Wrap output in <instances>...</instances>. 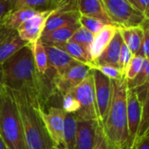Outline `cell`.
<instances>
[{"label":"cell","mask_w":149,"mask_h":149,"mask_svg":"<svg viewBox=\"0 0 149 149\" xmlns=\"http://www.w3.org/2000/svg\"><path fill=\"white\" fill-rule=\"evenodd\" d=\"M46 74L38 72L29 44L0 67L2 83L11 90L25 92L35 108H44L45 102L55 91L54 86L47 83Z\"/></svg>","instance_id":"6da1fadb"},{"label":"cell","mask_w":149,"mask_h":149,"mask_svg":"<svg viewBox=\"0 0 149 149\" xmlns=\"http://www.w3.org/2000/svg\"><path fill=\"white\" fill-rule=\"evenodd\" d=\"M126 96V79L112 81V97L102 126L110 142L118 148H123L129 143Z\"/></svg>","instance_id":"7a4b0ae2"},{"label":"cell","mask_w":149,"mask_h":149,"mask_svg":"<svg viewBox=\"0 0 149 149\" xmlns=\"http://www.w3.org/2000/svg\"><path fill=\"white\" fill-rule=\"evenodd\" d=\"M11 91L21 120L27 149H51L54 145L38 110L25 92Z\"/></svg>","instance_id":"3957f363"},{"label":"cell","mask_w":149,"mask_h":149,"mask_svg":"<svg viewBox=\"0 0 149 149\" xmlns=\"http://www.w3.org/2000/svg\"><path fill=\"white\" fill-rule=\"evenodd\" d=\"M0 135L9 149H27L19 114L10 88L0 80Z\"/></svg>","instance_id":"277c9868"},{"label":"cell","mask_w":149,"mask_h":149,"mask_svg":"<svg viewBox=\"0 0 149 149\" xmlns=\"http://www.w3.org/2000/svg\"><path fill=\"white\" fill-rule=\"evenodd\" d=\"M102 2L111 24L118 28L140 26L145 20L142 13L127 0H102Z\"/></svg>","instance_id":"5b68a950"},{"label":"cell","mask_w":149,"mask_h":149,"mask_svg":"<svg viewBox=\"0 0 149 149\" xmlns=\"http://www.w3.org/2000/svg\"><path fill=\"white\" fill-rule=\"evenodd\" d=\"M68 92L76 97L80 104L81 108L79 111L76 113L78 118L84 120H95L100 123L96 102L92 69L91 73L79 85Z\"/></svg>","instance_id":"8992f818"},{"label":"cell","mask_w":149,"mask_h":149,"mask_svg":"<svg viewBox=\"0 0 149 149\" xmlns=\"http://www.w3.org/2000/svg\"><path fill=\"white\" fill-rule=\"evenodd\" d=\"M43 120L47 132L54 146L64 148V125L66 113L61 107L51 106L46 111L43 107L36 108Z\"/></svg>","instance_id":"52a82bcc"},{"label":"cell","mask_w":149,"mask_h":149,"mask_svg":"<svg viewBox=\"0 0 149 149\" xmlns=\"http://www.w3.org/2000/svg\"><path fill=\"white\" fill-rule=\"evenodd\" d=\"M91 73V68L90 65L77 62L69 67L61 76H55L53 77V85L55 91L59 93L66 94L74 87L79 85Z\"/></svg>","instance_id":"ba28073f"},{"label":"cell","mask_w":149,"mask_h":149,"mask_svg":"<svg viewBox=\"0 0 149 149\" xmlns=\"http://www.w3.org/2000/svg\"><path fill=\"white\" fill-rule=\"evenodd\" d=\"M91 69L94 80L97 107L100 125H102L107 115L112 97V80L105 77L100 71L94 68Z\"/></svg>","instance_id":"9c48e42d"},{"label":"cell","mask_w":149,"mask_h":149,"mask_svg":"<svg viewBox=\"0 0 149 149\" xmlns=\"http://www.w3.org/2000/svg\"><path fill=\"white\" fill-rule=\"evenodd\" d=\"M53 11L54 10L38 12L36 14L23 22L17 29L20 39L28 44H32L40 40L46 22Z\"/></svg>","instance_id":"30bf717a"},{"label":"cell","mask_w":149,"mask_h":149,"mask_svg":"<svg viewBox=\"0 0 149 149\" xmlns=\"http://www.w3.org/2000/svg\"><path fill=\"white\" fill-rule=\"evenodd\" d=\"M127 107V125L129 132V143L133 146L136 144L137 134L141 121L142 104L136 92L127 87L126 96Z\"/></svg>","instance_id":"8fae6325"},{"label":"cell","mask_w":149,"mask_h":149,"mask_svg":"<svg viewBox=\"0 0 149 149\" xmlns=\"http://www.w3.org/2000/svg\"><path fill=\"white\" fill-rule=\"evenodd\" d=\"M26 45L28 43L20 39L17 30L6 29L0 26V67Z\"/></svg>","instance_id":"7c38bea8"},{"label":"cell","mask_w":149,"mask_h":149,"mask_svg":"<svg viewBox=\"0 0 149 149\" xmlns=\"http://www.w3.org/2000/svg\"><path fill=\"white\" fill-rule=\"evenodd\" d=\"M99 124L98 121L78 118L77 132L74 149H93L97 129Z\"/></svg>","instance_id":"4fadbf2b"},{"label":"cell","mask_w":149,"mask_h":149,"mask_svg":"<svg viewBox=\"0 0 149 149\" xmlns=\"http://www.w3.org/2000/svg\"><path fill=\"white\" fill-rule=\"evenodd\" d=\"M45 49L47 55L48 68L54 70L55 76H61L69 67L78 62L56 46L45 45Z\"/></svg>","instance_id":"5bb4252c"},{"label":"cell","mask_w":149,"mask_h":149,"mask_svg":"<svg viewBox=\"0 0 149 149\" xmlns=\"http://www.w3.org/2000/svg\"><path fill=\"white\" fill-rule=\"evenodd\" d=\"M79 18L80 13L78 11H53L46 22L43 33H47L68 26L79 24Z\"/></svg>","instance_id":"9a60e30c"},{"label":"cell","mask_w":149,"mask_h":149,"mask_svg":"<svg viewBox=\"0 0 149 149\" xmlns=\"http://www.w3.org/2000/svg\"><path fill=\"white\" fill-rule=\"evenodd\" d=\"M117 30L118 27H116L114 25L109 24L105 25L103 29L95 35L94 40L90 47V54L92 61V64L98 59V57L107 47L113 36L115 35Z\"/></svg>","instance_id":"2e32d148"},{"label":"cell","mask_w":149,"mask_h":149,"mask_svg":"<svg viewBox=\"0 0 149 149\" xmlns=\"http://www.w3.org/2000/svg\"><path fill=\"white\" fill-rule=\"evenodd\" d=\"M124 43L121 34L117 30L115 35L113 36L112 40L102 53V54L98 57V59L93 63L96 65H109L118 68V58L119 53L122 44ZM92 65V64H91Z\"/></svg>","instance_id":"e0dca14e"},{"label":"cell","mask_w":149,"mask_h":149,"mask_svg":"<svg viewBox=\"0 0 149 149\" xmlns=\"http://www.w3.org/2000/svg\"><path fill=\"white\" fill-rule=\"evenodd\" d=\"M77 10L80 15L97 19L105 25L111 24L105 12L102 0H78Z\"/></svg>","instance_id":"ac0fdd59"},{"label":"cell","mask_w":149,"mask_h":149,"mask_svg":"<svg viewBox=\"0 0 149 149\" xmlns=\"http://www.w3.org/2000/svg\"><path fill=\"white\" fill-rule=\"evenodd\" d=\"M39 11L26 8L11 10L0 20V26L6 29L17 30L23 22L36 14Z\"/></svg>","instance_id":"d6986e66"},{"label":"cell","mask_w":149,"mask_h":149,"mask_svg":"<svg viewBox=\"0 0 149 149\" xmlns=\"http://www.w3.org/2000/svg\"><path fill=\"white\" fill-rule=\"evenodd\" d=\"M80 26H81L80 24L72 25V26H68L65 27L56 29L47 33H43L40 37V40L44 45H50V46H56L59 44L68 42L69 41L74 32Z\"/></svg>","instance_id":"ffe728a7"},{"label":"cell","mask_w":149,"mask_h":149,"mask_svg":"<svg viewBox=\"0 0 149 149\" xmlns=\"http://www.w3.org/2000/svg\"><path fill=\"white\" fill-rule=\"evenodd\" d=\"M124 43L128 47L131 52L134 54H137L144 37V30L140 26L133 27H120L118 28Z\"/></svg>","instance_id":"44dd1931"},{"label":"cell","mask_w":149,"mask_h":149,"mask_svg":"<svg viewBox=\"0 0 149 149\" xmlns=\"http://www.w3.org/2000/svg\"><path fill=\"white\" fill-rule=\"evenodd\" d=\"M56 47L62 49L68 55H70L73 59H74L80 63H84V64L90 65V66L92 64L90 51L81 45H78L77 43H74L71 41H68L62 44L56 45Z\"/></svg>","instance_id":"7402d4cb"},{"label":"cell","mask_w":149,"mask_h":149,"mask_svg":"<svg viewBox=\"0 0 149 149\" xmlns=\"http://www.w3.org/2000/svg\"><path fill=\"white\" fill-rule=\"evenodd\" d=\"M78 118L76 114L66 113L64 125V148L74 149L77 132Z\"/></svg>","instance_id":"603a6c76"},{"label":"cell","mask_w":149,"mask_h":149,"mask_svg":"<svg viewBox=\"0 0 149 149\" xmlns=\"http://www.w3.org/2000/svg\"><path fill=\"white\" fill-rule=\"evenodd\" d=\"M32 54H33V58L34 64L36 66V68L38 72L40 74H47L48 70V61H47V55L46 53L45 49V45L41 42L40 40H37L36 42H33L32 44H29Z\"/></svg>","instance_id":"cb8c5ba5"},{"label":"cell","mask_w":149,"mask_h":149,"mask_svg":"<svg viewBox=\"0 0 149 149\" xmlns=\"http://www.w3.org/2000/svg\"><path fill=\"white\" fill-rule=\"evenodd\" d=\"M51 0H12V10L32 9L34 11L51 10Z\"/></svg>","instance_id":"d4e9b609"},{"label":"cell","mask_w":149,"mask_h":149,"mask_svg":"<svg viewBox=\"0 0 149 149\" xmlns=\"http://www.w3.org/2000/svg\"><path fill=\"white\" fill-rule=\"evenodd\" d=\"M149 133V91L142 101V116L136 141L147 136Z\"/></svg>","instance_id":"484cf974"},{"label":"cell","mask_w":149,"mask_h":149,"mask_svg":"<svg viewBox=\"0 0 149 149\" xmlns=\"http://www.w3.org/2000/svg\"><path fill=\"white\" fill-rule=\"evenodd\" d=\"M94 37H95L94 34L87 31L85 28L80 26L76 32H74V33L69 40V41L81 45L90 51V47L94 40Z\"/></svg>","instance_id":"4316f807"},{"label":"cell","mask_w":149,"mask_h":149,"mask_svg":"<svg viewBox=\"0 0 149 149\" xmlns=\"http://www.w3.org/2000/svg\"><path fill=\"white\" fill-rule=\"evenodd\" d=\"M79 24L82 27L85 28L87 31H89L94 35L98 33L105 26L104 22H102L101 20L97 19L88 17V16H84V15H80Z\"/></svg>","instance_id":"83f0119b"},{"label":"cell","mask_w":149,"mask_h":149,"mask_svg":"<svg viewBox=\"0 0 149 149\" xmlns=\"http://www.w3.org/2000/svg\"><path fill=\"white\" fill-rule=\"evenodd\" d=\"M144 61H145L144 57L139 54L133 55L130 63L128 64V66L125 70V78L126 79V81L132 80L137 76L142 68Z\"/></svg>","instance_id":"f1b7e54d"},{"label":"cell","mask_w":149,"mask_h":149,"mask_svg":"<svg viewBox=\"0 0 149 149\" xmlns=\"http://www.w3.org/2000/svg\"><path fill=\"white\" fill-rule=\"evenodd\" d=\"M91 68L100 71L103 74H104L105 77H107L108 78H110L112 81H118V80L125 78L124 73L119 68L112 67V66L92 64V65H91Z\"/></svg>","instance_id":"f546056e"},{"label":"cell","mask_w":149,"mask_h":149,"mask_svg":"<svg viewBox=\"0 0 149 149\" xmlns=\"http://www.w3.org/2000/svg\"><path fill=\"white\" fill-rule=\"evenodd\" d=\"M148 76H149V60L145 59L142 68H141L140 71L139 72V74L133 79L126 81L127 87L130 89H136L138 87H140L141 85L144 84V83L147 79Z\"/></svg>","instance_id":"4dcf8cb0"},{"label":"cell","mask_w":149,"mask_h":149,"mask_svg":"<svg viewBox=\"0 0 149 149\" xmlns=\"http://www.w3.org/2000/svg\"><path fill=\"white\" fill-rule=\"evenodd\" d=\"M81 106L78 100L70 92H67L62 96V107L61 109L65 113L76 114L79 111Z\"/></svg>","instance_id":"1f68e13d"},{"label":"cell","mask_w":149,"mask_h":149,"mask_svg":"<svg viewBox=\"0 0 149 149\" xmlns=\"http://www.w3.org/2000/svg\"><path fill=\"white\" fill-rule=\"evenodd\" d=\"M93 149H116V146H114L106 137L103 126L100 124L97 129L96 140Z\"/></svg>","instance_id":"d6a6232c"},{"label":"cell","mask_w":149,"mask_h":149,"mask_svg":"<svg viewBox=\"0 0 149 149\" xmlns=\"http://www.w3.org/2000/svg\"><path fill=\"white\" fill-rule=\"evenodd\" d=\"M78 0H51V10L54 11H78Z\"/></svg>","instance_id":"836d02e7"},{"label":"cell","mask_w":149,"mask_h":149,"mask_svg":"<svg viewBox=\"0 0 149 149\" xmlns=\"http://www.w3.org/2000/svg\"><path fill=\"white\" fill-rule=\"evenodd\" d=\"M132 57H133V54L131 52L128 47L125 43H123L120 48V53H119L118 68L124 73V74H125V70L126 67L128 66V64L130 63Z\"/></svg>","instance_id":"e575fe53"},{"label":"cell","mask_w":149,"mask_h":149,"mask_svg":"<svg viewBox=\"0 0 149 149\" xmlns=\"http://www.w3.org/2000/svg\"><path fill=\"white\" fill-rule=\"evenodd\" d=\"M137 54L144 57L145 59L149 60V33L146 31H144V37L142 40V43Z\"/></svg>","instance_id":"d590c367"},{"label":"cell","mask_w":149,"mask_h":149,"mask_svg":"<svg viewBox=\"0 0 149 149\" xmlns=\"http://www.w3.org/2000/svg\"><path fill=\"white\" fill-rule=\"evenodd\" d=\"M135 2L145 19H149V0H135Z\"/></svg>","instance_id":"8d00e7d4"},{"label":"cell","mask_w":149,"mask_h":149,"mask_svg":"<svg viewBox=\"0 0 149 149\" xmlns=\"http://www.w3.org/2000/svg\"><path fill=\"white\" fill-rule=\"evenodd\" d=\"M12 10V0H0V20Z\"/></svg>","instance_id":"74e56055"},{"label":"cell","mask_w":149,"mask_h":149,"mask_svg":"<svg viewBox=\"0 0 149 149\" xmlns=\"http://www.w3.org/2000/svg\"><path fill=\"white\" fill-rule=\"evenodd\" d=\"M135 149H149V136L137 140Z\"/></svg>","instance_id":"f35d334b"},{"label":"cell","mask_w":149,"mask_h":149,"mask_svg":"<svg viewBox=\"0 0 149 149\" xmlns=\"http://www.w3.org/2000/svg\"><path fill=\"white\" fill-rule=\"evenodd\" d=\"M141 27L143 28L144 31H146L149 33V19H145L141 25Z\"/></svg>","instance_id":"ab89813d"},{"label":"cell","mask_w":149,"mask_h":149,"mask_svg":"<svg viewBox=\"0 0 149 149\" xmlns=\"http://www.w3.org/2000/svg\"><path fill=\"white\" fill-rule=\"evenodd\" d=\"M0 149H9L7 145L6 144V142L4 141L3 138L0 135Z\"/></svg>","instance_id":"60d3db41"},{"label":"cell","mask_w":149,"mask_h":149,"mask_svg":"<svg viewBox=\"0 0 149 149\" xmlns=\"http://www.w3.org/2000/svg\"><path fill=\"white\" fill-rule=\"evenodd\" d=\"M127 1L134 7V8H136V9H138L139 10V7H138V6H137V4H136V2H135V0H127ZM140 12V11H139Z\"/></svg>","instance_id":"b9f144b4"},{"label":"cell","mask_w":149,"mask_h":149,"mask_svg":"<svg viewBox=\"0 0 149 149\" xmlns=\"http://www.w3.org/2000/svg\"><path fill=\"white\" fill-rule=\"evenodd\" d=\"M134 146V145L133 146H132L130 143H128L125 146H124L123 148H118V147H116V149H132V147Z\"/></svg>","instance_id":"7bdbcfd3"},{"label":"cell","mask_w":149,"mask_h":149,"mask_svg":"<svg viewBox=\"0 0 149 149\" xmlns=\"http://www.w3.org/2000/svg\"><path fill=\"white\" fill-rule=\"evenodd\" d=\"M51 149H65V148H63V147H58V146H53Z\"/></svg>","instance_id":"ee69618b"},{"label":"cell","mask_w":149,"mask_h":149,"mask_svg":"<svg viewBox=\"0 0 149 149\" xmlns=\"http://www.w3.org/2000/svg\"><path fill=\"white\" fill-rule=\"evenodd\" d=\"M135 146H136V144H135V145H134V146H133V147H132V149H135Z\"/></svg>","instance_id":"f6af8a7d"},{"label":"cell","mask_w":149,"mask_h":149,"mask_svg":"<svg viewBox=\"0 0 149 149\" xmlns=\"http://www.w3.org/2000/svg\"><path fill=\"white\" fill-rule=\"evenodd\" d=\"M147 136H149V133H148V135H147Z\"/></svg>","instance_id":"bcb514c9"}]
</instances>
